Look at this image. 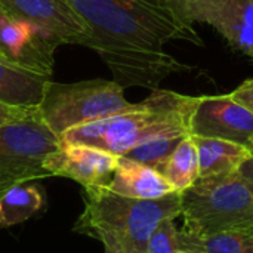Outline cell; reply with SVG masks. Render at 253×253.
<instances>
[{"label":"cell","instance_id":"e0dca14e","mask_svg":"<svg viewBox=\"0 0 253 253\" xmlns=\"http://www.w3.org/2000/svg\"><path fill=\"white\" fill-rule=\"evenodd\" d=\"M160 173L178 193H182L196 184L200 178V169L197 147L191 135L185 136L178 144Z\"/></svg>","mask_w":253,"mask_h":253},{"label":"cell","instance_id":"277c9868","mask_svg":"<svg viewBox=\"0 0 253 253\" xmlns=\"http://www.w3.org/2000/svg\"><path fill=\"white\" fill-rule=\"evenodd\" d=\"M181 216L182 230L199 236L253 234V187L236 172L199 178L181 193Z\"/></svg>","mask_w":253,"mask_h":253},{"label":"cell","instance_id":"2e32d148","mask_svg":"<svg viewBox=\"0 0 253 253\" xmlns=\"http://www.w3.org/2000/svg\"><path fill=\"white\" fill-rule=\"evenodd\" d=\"M181 253H253V234L218 233L199 236L179 230Z\"/></svg>","mask_w":253,"mask_h":253},{"label":"cell","instance_id":"7a4b0ae2","mask_svg":"<svg viewBox=\"0 0 253 253\" xmlns=\"http://www.w3.org/2000/svg\"><path fill=\"white\" fill-rule=\"evenodd\" d=\"M199 96L182 95L168 89H153L132 111L104 117L64 132L65 144H84L117 157L136 145L165 135H190V117Z\"/></svg>","mask_w":253,"mask_h":253},{"label":"cell","instance_id":"5bb4252c","mask_svg":"<svg viewBox=\"0 0 253 253\" xmlns=\"http://www.w3.org/2000/svg\"><path fill=\"white\" fill-rule=\"evenodd\" d=\"M199 153L200 178L234 173L252 150L230 141L193 136Z\"/></svg>","mask_w":253,"mask_h":253},{"label":"cell","instance_id":"4316f807","mask_svg":"<svg viewBox=\"0 0 253 253\" xmlns=\"http://www.w3.org/2000/svg\"><path fill=\"white\" fill-rule=\"evenodd\" d=\"M0 58H3V56H1V53H0Z\"/></svg>","mask_w":253,"mask_h":253},{"label":"cell","instance_id":"30bf717a","mask_svg":"<svg viewBox=\"0 0 253 253\" xmlns=\"http://www.w3.org/2000/svg\"><path fill=\"white\" fill-rule=\"evenodd\" d=\"M119 157L104 150L84 144H65L46 156L43 169L50 176H62L79 182L82 187L107 184L117 166Z\"/></svg>","mask_w":253,"mask_h":253},{"label":"cell","instance_id":"4fadbf2b","mask_svg":"<svg viewBox=\"0 0 253 253\" xmlns=\"http://www.w3.org/2000/svg\"><path fill=\"white\" fill-rule=\"evenodd\" d=\"M50 77L24 70L0 58V102L16 107H37Z\"/></svg>","mask_w":253,"mask_h":253},{"label":"cell","instance_id":"7402d4cb","mask_svg":"<svg viewBox=\"0 0 253 253\" xmlns=\"http://www.w3.org/2000/svg\"><path fill=\"white\" fill-rule=\"evenodd\" d=\"M236 173L240 178H243L249 185L253 187V150L252 153H251V156L239 166V169L236 170Z\"/></svg>","mask_w":253,"mask_h":253},{"label":"cell","instance_id":"9c48e42d","mask_svg":"<svg viewBox=\"0 0 253 253\" xmlns=\"http://www.w3.org/2000/svg\"><path fill=\"white\" fill-rule=\"evenodd\" d=\"M61 40L50 30L24 19L9 21L0 28L1 56L33 73L52 76L55 64V50Z\"/></svg>","mask_w":253,"mask_h":253},{"label":"cell","instance_id":"8992f818","mask_svg":"<svg viewBox=\"0 0 253 253\" xmlns=\"http://www.w3.org/2000/svg\"><path fill=\"white\" fill-rule=\"evenodd\" d=\"M61 144L39 117L0 126V173L40 181L50 173L43 169V160Z\"/></svg>","mask_w":253,"mask_h":253},{"label":"cell","instance_id":"d4e9b609","mask_svg":"<svg viewBox=\"0 0 253 253\" xmlns=\"http://www.w3.org/2000/svg\"><path fill=\"white\" fill-rule=\"evenodd\" d=\"M9 18H10V16H9V15H7V13L0 7V28H1L7 21H9Z\"/></svg>","mask_w":253,"mask_h":253},{"label":"cell","instance_id":"44dd1931","mask_svg":"<svg viewBox=\"0 0 253 253\" xmlns=\"http://www.w3.org/2000/svg\"><path fill=\"white\" fill-rule=\"evenodd\" d=\"M230 96H231L236 102L242 104L243 107H246L249 111H252L253 113V79L245 80L240 86H237V87L230 93Z\"/></svg>","mask_w":253,"mask_h":253},{"label":"cell","instance_id":"484cf974","mask_svg":"<svg viewBox=\"0 0 253 253\" xmlns=\"http://www.w3.org/2000/svg\"><path fill=\"white\" fill-rule=\"evenodd\" d=\"M153 1H160V0H153Z\"/></svg>","mask_w":253,"mask_h":253},{"label":"cell","instance_id":"6da1fadb","mask_svg":"<svg viewBox=\"0 0 253 253\" xmlns=\"http://www.w3.org/2000/svg\"><path fill=\"white\" fill-rule=\"evenodd\" d=\"M86 24L93 49L120 86L157 89L166 77L193 70L166 52L181 40L203 46L193 22L170 0H64Z\"/></svg>","mask_w":253,"mask_h":253},{"label":"cell","instance_id":"5b68a950","mask_svg":"<svg viewBox=\"0 0 253 253\" xmlns=\"http://www.w3.org/2000/svg\"><path fill=\"white\" fill-rule=\"evenodd\" d=\"M138 102L125 98V87L114 80L93 79L77 83L49 82L37 105L40 120L58 136L68 129L132 111Z\"/></svg>","mask_w":253,"mask_h":253},{"label":"cell","instance_id":"9a60e30c","mask_svg":"<svg viewBox=\"0 0 253 253\" xmlns=\"http://www.w3.org/2000/svg\"><path fill=\"white\" fill-rule=\"evenodd\" d=\"M33 182L16 184L0 196V230L25 222L42 209L43 191Z\"/></svg>","mask_w":253,"mask_h":253},{"label":"cell","instance_id":"603a6c76","mask_svg":"<svg viewBox=\"0 0 253 253\" xmlns=\"http://www.w3.org/2000/svg\"><path fill=\"white\" fill-rule=\"evenodd\" d=\"M21 182H27V179L19 178V176H12V175H1L0 173V196L10 187L21 184Z\"/></svg>","mask_w":253,"mask_h":253},{"label":"cell","instance_id":"7c38bea8","mask_svg":"<svg viewBox=\"0 0 253 253\" xmlns=\"http://www.w3.org/2000/svg\"><path fill=\"white\" fill-rule=\"evenodd\" d=\"M105 185L116 194L139 200L162 199L175 193L159 170L123 156L119 157L113 176Z\"/></svg>","mask_w":253,"mask_h":253},{"label":"cell","instance_id":"cb8c5ba5","mask_svg":"<svg viewBox=\"0 0 253 253\" xmlns=\"http://www.w3.org/2000/svg\"><path fill=\"white\" fill-rule=\"evenodd\" d=\"M99 242L104 245V253H126V251L111 237H102Z\"/></svg>","mask_w":253,"mask_h":253},{"label":"cell","instance_id":"d6986e66","mask_svg":"<svg viewBox=\"0 0 253 253\" xmlns=\"http://www.w3.org/2000/svg\"><path fill=\"white\" fill-rule=\"evenodd\" d=\"M148 253H181L179 230L175 225V218H166L159 224L150 239Z\"/></svg>","mask_w":253,"mask_h":253},{"label":"cell","instance_id":"ba28073f","mask_svg":"<svg viewBox=\"0 0 253 253\" xmlns=\"http://www.w3.org/2000/svg\"><path fill=\"white\" fill-rule=\"evenodd\" d=\"M190 135L230 141L253 150V113L228 95L199 96Z\"/></svg>","mask_w":253,"mask_h":253},{"label":"cell","instance_id":"8fae6325","mask_svg":"<svg viewBox=\"0 0 253 253\" xmlns=\"http://www.w3.org/2000/svg\"><path fill=\"white\" fill-rule=\"evenodd\" d=\"M13 19H24L50 30L62 44L84 46L89 28L64 0H0Z\"/></svg>","mask_w":253,"mask_h":253},{"label":"cell","instance_id":"52a82bcc","mask_svg":"<svg viewBox=\"0 0 253 253\" xmlns=\"http://www.w3.org/2000/svg\"><path fill=\"white\" fill-rule=\"evenodd\" d=\"M191 22L208 24L253 61V0H170Z\"/></svg>","mask_w":253,"mask_h":253},{"label":"cell","instance_id":"ac0fdd59","mask_svg":"<svg viewBox=\"0 0 253 253\" xmlns=\"http://www.w3.org/2000/svg\"><path fill=\"white\" fill-rule=\"evenodd\" d=\"M188 135H165L157 136L153 139H148L130 151H127L123 157L132 159L135 162H139L142 165H147L159 172H162L166 160L173 153V150L178 147V144Z\"/></svg>","mask_w":253,"mask_h":253},{"label":"cell","instance_id":"ffe728a7","mask_svg":"<svg viewBox=\"0 0 253 253\" xmlns=\"http://www.w3.org/2000/svg\"><path fill=\"white\" fill-rule=\"evenodd\" d=\"M37 107H16V105H7L4 102H0V126L27 120L31 117H36Z\"/></svg>","mask_w":253,"mask_h":253},{"label":"cell","instance_id":"3957f363","mask_svg":"<svg viewBox=\"0 0 253 253\" xmlns=\"http://www.w3.org/2000/svg\"><path fill=\"white\" fill-rule=\"evenodd\" d=\"M83 206L73 233L96 240L111 237L126 253H148L150 239L159 224L181 216V193L139 200L116 194L101 184L83 187Z\"/></svg>","mask_w":253,"mask_h":253}]
</instances>
